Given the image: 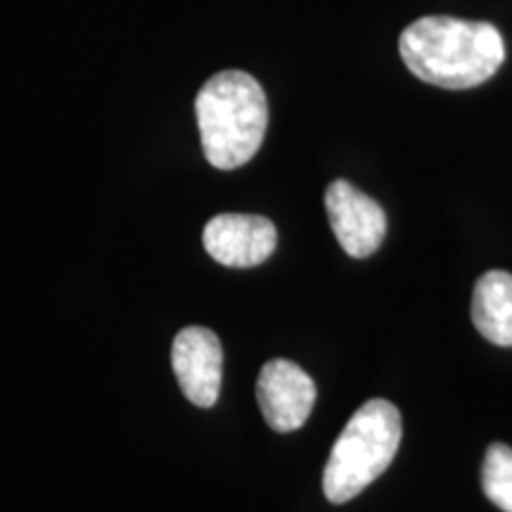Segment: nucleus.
Here are the masks:
<instances>
[{"mask_svg": "<svg viewBox=\"0 0 512 512\" xmlns=\"http://www.w3.org/2000/svg\"><path fill=\"white\" fill-rule=\"evenodd\" d=\"M482 489L486 498L501 508L512 512V448L505 444H491L486 448L482 465Z\"/></svg>", "mask_w": 512, "mask_h": 512, "instance_id": "nucleus-9", "label": "nucleus"}, {"mask_svg": "<svg viewBox=\"0 0 512 512\" xmlns=\"http://www.w3.org/2000/svg\"><path fill=\"white\" fill-rule=\"evenodd\" d=\"M204 249L228 268H254L271 259L278 245L273 221L256 214H219L202 233Z\"/></svg>", "mask_w": 512, "mask_h": 512, "instance_id": "nucleus-7", "label": "nucleus"}, {"mask_svg": "<svg viewBox=\"0 0 512 512\" xmlns=\"http://www.w3.org/2000/svg\"><path fill=\"white\" fill-rule=\"evenodd\" d=\"M401 444V413L392 401L370 399L351 415L323 472V491L330 503L342 505L392 465Z\"/></svg>", "mask_w": 512, "mask_h": 512, "instance_id": "nucleus-3", "label": "nucleus"}, {"mask_svg": "<svg viewBox=\"0 0 512 512\" xmlns=\"http://www.w3.org/2000/svg\"><path fill=\"white\" fill-rule=\"evenodd\" d=\"M174 375L185 399L200 408H211L219 401L223 380V347L216 332L202 325L183 328L171 349Z\"/></svg>", "mask_w": 512, "mask_h": 512, "instance_id": "nucleus-6", "label": "nucleus"}, {"mask_svg": "<svg viewBox=\"0 0 512 512\" xmlns=\"http://www.w3.org/2000/svg\"><path fill=\"white\" fill-rule=\"evenodd\" d=\"M256 399L268 427L287 434L309 420L316 403V382L297 363L273 358L261 368L256 380Z\"/></svg>", "mask_w": 512, "mask_h": 512, "instance_id": "nucleus-4", "label": "nucleus"}, {"mask_svg": "<svg viewBox=\"0 0 512 512\" xmlns=\"http://www.w3.org/2000/svg\"><path fill=\"white\" fill-rule=\"evenodd\" d=\"M403 62L420 81L467 91L489 81L505 60L494 24L458 17H420L399 38Z\"/></svg>", "mask_w": 512, "mask_h": 512, "instance_id": "nucleus-1", "label": "nucleus"}, {"mask_svg": "<svg viewBox=\"0 0 512 512\" xmlns=\"http://www.w3.org/2000/svg\"><path fill=\"white\" fill-rule=\"evenodd\" d=\"M195 114L204 157L216 169H240L264 143L268 102L252 74L228 69L211 76L197 93Z\"/></svg>", "mask_w": 512, "mask_h": 512, "instance_id": "nucleus-2", "label": "nucleus"}, {"mask_svg": "<svg viewBox=\"0 0 512 512\" xmlns=\"http://www.w3.org/2000/svg\"><path fill=\"white\" fill-rule=\"evenodd\" d=\"M472 323L496 347H512V273L489 271L472 292Z\"/></svg>", "mask_w": 512, "mask_h": 512, "instance_id": "nucleus-8", "label": "nucleus"}, {"mask_svg": "<svg viewBox=\"0 0 512 512\" xmlns=\"http://www.w3.org/2000/svg\"><path fill=\"white\" fill-rule=\"evenodd\" d=\"M325 209L332 233L349 256L366 259L380 249L387 233V216L366 192L349 181H332L325 190Z\"/></svg>", "mask_w": 512, "mask_h": 512, "instance_id": "nucleus-5", "label": "nucleus"}]
</instances>
